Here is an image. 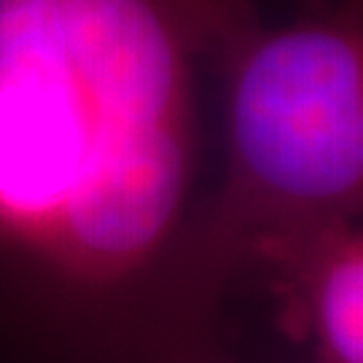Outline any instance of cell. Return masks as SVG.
Segmentation results:
<instances>
[{"instance_id": "1", "label": "cell", "mask_w": 363, "mask_h": 363, "mask_svg": "<svg viewBox=\"0 0 363 363\" xmlns=\"http://www.w3.org/2000/svg\"><path fill=\"white\" fill-rule=\"evenodd\" d=\"M259 0H0V259L84 304L186 269L199 86Z\"/></svg>"}, {"instance_id": "2", "label": "cell", "mask_w": 363, "mask_h": 363, "mask_svg": "<svg viewBox=\"0 0 363 363\" xmlns=\"http://www.w3.org/2000/svg\"><path fill=\"white\" fill-rule=\"evenodd\" d=\"M220 84L223 175L183 269L205 288L242 272L264 240L363 223V0H315L288 25L261 22Z\"/></svg>"}, {"instance_id": "3", "label": "cell", "mask_w": 363, "mask_h": 363, "mask_svg": "<svg viewBox=\"0 0 363 363\" xmlns=\"http://www.w3.org/2000/svg\"><path fill=\"white\" fill-rule=\"evenodd\" d=\"M242 269H261L307 334L318 363H363V223H325L264 240Z\"/></svg>"}]
</instances>
